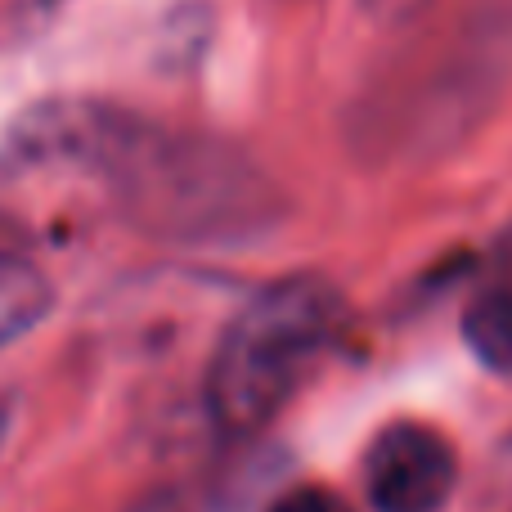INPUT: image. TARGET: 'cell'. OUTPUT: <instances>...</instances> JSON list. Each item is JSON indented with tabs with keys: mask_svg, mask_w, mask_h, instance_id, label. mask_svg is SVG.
<instances>
[{
	"mask_svg": "<svg viewBox=\"0 0 512 512\" xmlns=\"http://www.w3.org/2000/svg\"><path fill=\"white\" fill-rule=\"evenodd\" d=\"M54 306V288L32 261L0 256V351L27 337Z\"/></svg>",
	"mask_w": 512,
	"mask_h": 512,
	"instance_id": "obj_4",
	"label": "cell"
},
{
	"mask_svg": "<svg viewBox=\"0 0 512 512\" xmlns=\"http://www.w3.org/2000/svg\"><path fill=\"white\" fill-rule=\"evenodd\" d=\"M373 5H378L382 14H391V18H405V14H414L423 0H373Z\"/></svg>",
	"mask_w": 512,
	"mask_h": 512,
	"instance_id": "obj_9",
	"label": "cell"
},
{
	"mask_svg": "<svg viewBox=\"0 0 512 512\" xmlns=\"http://www.w3.org/2000/svg\"><path fill=\"white\" fill-rule=\"evenodd\" d=\"M342 324V292L319 274H288L256 292L207 364L203 405L216 432L230 441L265 432L333 351Z\"/></svg>",
	"mask_w": 512,
	"mask_h": 512,
	"instance_id": "obj_2",
	"label": "cell"
},
{
	"mask_svg": "<svg viewBox=\"0 0 512 512\" xmlns=\"http://www.w3.org/2000/svg\"><path fill=\"white\" fill-rule=\"evenodd\" d=\"M126 512H189V504L180 490H158V495H144L140 504L126 508Z\"/></svg>",
	"mask_w": 512,
	"mask_h": 512,
	"instance_id": "obj_7",
	"label": "cell"
},
{
	"mask_svg": "<svg viewBox=\"0 0 512 512\" xmlns=\"http://www.w3.org/2000/svg\"><path fill=\"white\" fill-rule=\"evenodd\" d=\"M5 153L18 167L95 180L122 221L167 243L230 248L283 221L279 185L243 149L149 122L117 104H36L14 122Z\"/></svg>",
	"mask_w": 512,
	"mask_h": 512,
	"instance_id": "obj_1",
	"label": "cell"
},
{
	"mask_svg": "<svg viewBox=\"0 0 512 512\" xmlns=\"http://www.w3.org/2000/svg\"><path fill=\"white\" fill-rule=\"evenodd\" d=\"M23 230H18L14 221H9L5 212H0V256H14V252H23Z\"/></svg>",
	"mask_w": 512,
	"mask_h": 512,
	"instance_id": "obj_8",
	"label": "cell"
},
{
	"mask_svg": "<svg viewBox=\"0 0 512 512\" xmlns=\"http://www.w3.org/2000/svg\"><path fill=\"white\" fill-rule=\"evenodd\" d=\"M459 486V454L436 427L396 423L364 454V495L373 512H441Z\"/></svg>",
	"mask_w": 512,
	"mask_h": 512,
	"instance_id": "obj_3",
	"label": "cell"
},
{
	"mask_svg": "<svg viewBox=\"0 0 512 512\" xmlns=\"http://www.w3.org/2000/svg\"><path fill=\"white\" fill-rule=\"evenodd\" d=\"M5 432H9V409H5V400H0V450H5Z\"/></svg>",
	"mask_w": 512,
	"mask_h": 512,
	"instance_id": "obj_10",
	"label": "cell"
},
{
	"mask_svg": "<svg viewBox=\"0 0 512 512\" xmlns=\"http://www.w3.org/2000/svg\"><path fill=\"white\" fill-rule=\"evenodd\" d=\"M265 512H355L346 504L337 490H324V486H297L288 495H279Z\"/></svg>",
	"mask_w": 512,
	"mask_h": 512,
	"instance_id": "obj_6",
	"label": "cell"
},
{
	"mask_svg": "<svg viewBox=\"0 0 512 512\" xmlns=\"http://www.w3.org/2000/svg\"><path fill=\"white\" fill-rule=\"evenodd\" d=\"M463 342L490 373L512 378V283H495L472 297L463 310Z\"/></svg>",
	"mask_w": 512,
	"mask_h": 512,
	"instance_id": "obj_5",
	"label": "cell"
}]
</instances>
